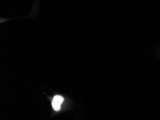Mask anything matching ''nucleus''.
Segmentation results:
<instances>
[{
    "instance_id": "obj_1",
    "label": "nucleus",
    "mask_w": 160,
    "mask_h": 120,
    "mask_svg": "<svg viewBox=\"0 0 160 120\" xmlns=\"http://www.w3.org/2000/svg\"><path fill=\"white\" fill-rule=\"evenodd\" d=\"M64 101L63 97L60 96V95H56L54 98H53L52 102V107L55 111H59L61 107V104Z\"/></svg>"
}]
</instances>
